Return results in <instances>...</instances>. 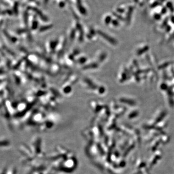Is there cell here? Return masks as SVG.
<instances>
[{"label":"cell","mask_w":174,"mask_h":174,"mask_svg":"<svg viewBox=\"0 0 174 174\" xmlns=\"http://www.w3.org/2000/svg\"><path fill=\"white\" fill-rule=\"evenodd\" d=\"M147 49H148V48H147V47H145V48H144V49H141L140 51H139V52H138V55L141 54L143 53H144V52H145V51H147Z\"/></svg>","instance_id":"6da1fadb"}]
</instances>
